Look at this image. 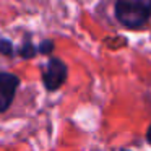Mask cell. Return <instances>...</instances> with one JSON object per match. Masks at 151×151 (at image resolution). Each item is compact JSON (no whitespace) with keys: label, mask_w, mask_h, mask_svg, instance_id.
I'll use <instances>...</instances> for the list:
<instances>
[{"label":"cell","mask_w":151,"mask_h":151,"mask_svg":"<svg viewBox=\"0 0 151 151\" xmlns=\"http://www.w3.org/2000/svg\"><path fill=\"white\" fill-rule=\"evenodd\" d=\"M146 141L151 145V124H150V127H148V130H146Z\"/></svg>","instance_id":"52a82bcc"},{"label":"cell","mask_w":151,"mask_h":151,"mask_svg":"<svg viewBox=\"0 0 151 151\" xmlns=\"http://www.w3.org/2000/svg\"><path fill=\"white\" fill-rule=\"evenodd\" d=\"M68 68L60 59H49L46 67L42 68V83L49 91H55L65 83Z\"/></svg>","instance_id":"7a4b0ae2"},{"label":"cell","mask_w":151,"mask_h":151,"mask_svg":"<svg viewBox=\"0 0 151 151\" xmlns=\"http://www.w3.org/2000/svg\"><path fill=\"white\" fill-rule=\"evenodd\" d=\"M52 49H54V42L49 41V39H46V41H42V42L39 44L37 54H49V52H52Z\"/></svg>","instance_id":"8992f818"},{"label":"cell","mask_w":151,"mask_h":151,"mask_svg":"<svg viewBox=\"0 0 151 151\" xmlns=\"http://www.w3.org/2000/svg\"><path fill=\"white\" fill-rule=\"evenodd\" d=\"M114 15L122 26L138 29L151 18V0H119L114 5Z\"/></svg>","instance_id":"6da1fadb"},{"label":"cell","mask_w":151,"mask_h":151,"mask_svg":"<svg viewBox=\"0 0 151 151\" xmlns=\"http://www.w3.org/2000/svg\"><path fill=\"white\" fill-rule=\"evenodd\" d=\"M18 54H20L21 57H34L37 54V47H34L31 42H28V41H26V42L18 49Z\"/></svg>","instance_id":"5b68a950"},{"label":"cell","mask_w":151,"mask_h":151,"mask_svg":"<svg viewBox=\"0 0 151 151\" xmlns=\"http://www.w3.org/2000/svg\"><path fill=\"white\" fill-rule=\"evenodd\" d=\"M20 86V78L13 73H0V112H5L12 106Z\"/></svg>","instance_id":"3957f363"},{"label":"cell","mask_w":151,"mask_h":151,"mask_svg":"<svg viewBox=\"0 0 151 151\" xmlns=\"http://www.w3.org/2000/svg\"><path fill=\"white\" fill-rule=\"evenodd\" d=\"M0 54H2V55H8V57L15 55L13 44L8 39H5V37H0Z\"/></svg>","instance_id":"277c9868"},{"label":"cell","mask_w":151,"mask_h":151,"mask_svg":"<svg viewBox=\"0 0 151 151\" xmlns=\"http://www.w3.org/2000/svg\"><path fill=\"white\" fill-rule=\"evenodd\" d=\"M120 151H130V150H120Z\"/></svg>","instance_id":"ba28073f"}]
</instances>
